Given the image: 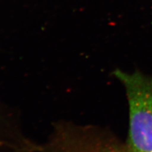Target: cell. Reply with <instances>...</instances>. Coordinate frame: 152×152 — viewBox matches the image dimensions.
I'll return each instance as SVG.
<instances>
[{"label": "cell", "mask_w": 152, "mask_h": 152, "mask_svg": "<svg viewBox=\"0 0 152 152\" xmlns=\"http://www.w3.org/2000/svg\"><path fill=\"white\" fill-rule=\"evenodd\" d=\"M114 74L125 88L129 104L127 148L130 152H152V77L119 70Z\"/></svg>", "instance_id": "6da1fadb"}, {"label": "cell", "mask_w": 152, "mask_h": 152, "mask_svg": "<svg viewBox=\"0 0 152 152\" xmlns=\"http://www.w3.org/2000/svg\"><path fill=\"white\" fill-rule=\"evenodd\" d=\"M46 152H130L127 145H120L102 137L91 129L60 124Z\"/></svg>", "instance_id": "7a4b0ae2"}]
</instances>
